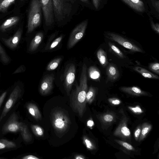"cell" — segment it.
Instances as JSON below:
<instances>
[{"label":"cell","instance_id":"2","mask_svg":"<svg viewBox=\"0 0 159 159\" xmlns=\"http://www.w3.org/2000/svg\"><path fill=\"white\" fill-rule=\"evenodd\" d=\"M41 10L39 0H32L28 15V33L32 32L40 25L42 20Z\"/></svg>","mask_w":159,"mask_h":159},{"label":"cell","instance_id":"14","mask_svg":"<svg viewBox=\"0 0 159 159\" xmlns=\"http://www.w3.org/2000/svg\"><path fill=\"white\" fill-rule=\"evenodd\" d=\"M131 8L139 12H143L145 10L144 3L141 0H122Z\"/></svg>","mask_w":159,"mask_h":159},{"label":"cell","instance_id":"31","mask_svg":"<svg viewBox=\"0 0 159 159\" xmlns=\"http://www.w3.org/2000/svg\"><path fill=\"white\" fill-rule=\"evenodd\" d=\"M0 59L2 62L6 64L10 61V59L5 51L0 44Z\"/></svg>","mask_w":159,"mask_h":159},{"label":"cell","instance_id":"41","mask_svg":"<svg viewBox=\"0 0 159 159\" xmlns=\"http://www.w3.org/2000/svg\"><path fill=\"white\" fill-rule=\"evenodd\" d=\"M93 4L95 8L97 9L98 8L100 4L101 0H92Z\"/></svg>","mask_w":159,"mask_h":159},{"label":"cell","instance_id":"39","mask_svg":"<svg viewBox=\"0 0 159 159\" xmlns=\"http://www.w3.org/2000/svg\"><path fill=\"white\" fill-rule=\"evenodd\" d=\"M129 108L133 112L136 113H141L143 112L142 111L139 107H129Z\"/></svg>","mask_w":159,"mask_h":159},{"label":"cell","instance_id":"46","mask_svg":"<svg viewBox=\"0 0 159 159\" xmlns=\"http://www.w3.org/2000/svg\"><path fill=\"white\" fill-rule=\"evenodd\" d=\"M94 125V123L91 120H89L87 122V125L89 127H92Z\"/></svg>","mask_w":159,"mask_h":159},{"label":"cell","instance_id":"3","mask_svg":"<svg viewBox=\"0 0 159 159\" xmlns=\"http://www.w3.org/2000/svg\"><path fill=\"white\" fill-rule=\"evenodd\" d=\"M55 20L61 22L71 14L73 2L72 0H52Z\"/></svg>","mask_w":159,"mask_h":159},{"label":"cell","instance_id":"29","mask_svg":"<svg viewBox=\"0 0 159 159\" xmlns=\"http://www.w3.org/2000/svg\"><path fill=\"white\" fill-rule=\"evenodd\" d=\"M119 133L120 134L126 137L129 136L130 134L129 129L124 125L120 126V128L118 129L117 131L116 132V134Z\"/></svg>","mask_w":159,"mask_h":159},{"label":"cell","instance_id":"44","mask_svg":"<svg viewBox=\"0 0 159 159\" xmlns=\"http://www.w3.org/2000/svg\"><path fill=\"white\" fill-rule=\"evenodd\" d=\"M141 129L140 128H138L135 131L134 135L135 138L136 140H137L138 139L141 133Z\"/></svg>","mask_w":159,"mask_h":159},{"label":"cell","instance_id":"37","mask_svg":"<svg viewBox=\"0 0 159 159\" xmlns=\"http://www.w3.org/2000/svg\"><path fill=\"white\" fill-rule=\"evenodd\" d=\"M153 6L155 8L156 10L159 13V2L158 0H150Z\"/></svg>","mask_w":159,"mask_h":159},{"label":"cell","instance_id":"10","mask_svg":"<svg viewBox=\"0 0 159 159\" xmlns=\"http://www.w3.org/2000/svg\"><path fill=\"white\" fill-rule=\"evenodd\" d=\"M20 124L17 115L15 113H13L3 126L2 129V133L19 131Z\"/></svg>","mask_w":159,"mask_h":159},{"label":"cell","instance_id":"12","mask_svg":"<svg viewBox=\"0 0 159 159\" xmlns=\"http://www.w3.org/2000/svg\"><path fill=\"white\" fill-rule=\"evenodd\" d=\"M22 32L21 28H19L12 37L8 39L2 38V40L9 48L14 49L17 47L20 42Z\"/></svg>","mask_w":159,"mask_h":159},{"label":"cell","instance_id":"6","mask_svg":"<svg viewBox=\"0 0 159 159\" xmlns=\"http://www.w3.org/2000/svg\"><path fill=\"white\" fill-rule=\"evenodd\" d=\"M88 20H85L78 25L72 31L68 40V49L73 47L83 37L86 30Z\"/></svg>","mask_w":159,"mask_h":159},{"label":"cell","instance_id":"33","mask_svg":"<svg viewBox=\"0 0 159 159\" xmlns=\"http://www.w3.org/2000/svg\"><path fill=\"white\" fill-rule=\"evenodd\" d=\"M84 143L85 144L88 149L90 150L93 149L94 146L92 142L87 137L84 136L83 138Z\"/></svg>","mask_w":159,"mask_h":159},{"label":"cell","instance_id":"43","mask_svg":"<svg viewBox=\"0 0 159 159\" xmlns=\"http://www.w3.org/2000/svg\"><path fill=\"white\" fill-rule=\"evenodd\" d=\"M109 100L112 104L115 105H118L120 102L119 100L115 98L110 99Z\"/></svg>","mask_w":159,"mask_h":159},{"label":"cell","instance_id":"16","mask_svg":"<svg viewBox=\"0 0 159 159\" xmlns=\"http://www.w3.org/2000/svg\"><path fill=\"white\" fill-rule=\"evenodd\" d=\"M122 91L131 95L137 96L147 95V92L136 86L131 87H123L120 88Z\"/></svg>","mask_w":159,"mask_h":159},{"label":"cell","instance_id":"24","mask_svg":"<svg viewBox=\"0 0 159 159\" xmlns=\"http://www.w3.org/2000/svg\"><path fill=\"white\" fill-rule=\"evenodd\" d=\"M95 93V89L92 86L90 87L86 93V102L89 103H91L92 102L94 98Z\"/></svg>","mask_w":159,"mask_h":159},{"label":"cell","instance_id":"48","mask_svg":"<svg viewBox=\"0 0 159 159\" xmlns=\"http://www.w3.org/2000/svg\"><path fill=\"white\" fill-rule=\"evenodd\" d=\"M82 2L86 3H88L89 2L88 0H80Z\"/></svg>","mask_w":159,"mask_h":159},{"label":"cell","instance_id":"30","mask_svg":"<svg viewBox=\"0 0 159 159\" xmlns=\"http://www.w3.org/2000/svg\"><path fill=\"white\" fill-rule=\"evenodd\" d=\"M152 126L149 124H145L143 125L141 131V135L139 138V140H141L144 138L148 133L151 129Z\"/></svg>","mask_w":159,"mask_h":159},{"label":"cell","instance_id":"25","mask_svg":"<svg viewBox=\"0 0 159 159\" xmlns=\"http://www.w3.org/2000/svg\"><path fill=\"white\" fill-rule=\"evenodd\" d=\"M62 60L61 57H58L52 61L48 65L46 69L51 71L55 69L58 67Z\"/></svg>","mask_w":159,"mask_h":159},{"label":"cell","instance_id":"42","mask_svg":"<svg viewBox=\"0 0 159 159\" xmlns=\"http://www.w3.org/2000/svg\"><path fill=\"white\" fill-rule=\"evenodd\" d=\"M7 92H5L0 96V108L6 95Z\"/></svg>","mask_w":159,"mask_h":159},{"label":"cell","instance_id":"34","mask_svg":"<svg viewBox=\"0 0 159 159\" xmlns=\"http://www.w3.org/2000/svg\"><path fill=\"white\" fill-rule=\"evenodd\" d=\"M62 38L63 36H61L55 39L50 45L49 49H52L57 46L61 41Z\"/></svg>","mask_w":159,"mask_h":159},{"label":"cell","instance_id":"19","mask_svg":"<svg viewBox=\"0 0 159 159\" xmlns=\"http://www.w3.org/2000/svg\"><path fill=\"white\" fill-rule=\"evenodd\" d=\"M19 131L25 142H29L31 140L32 136L29 131L26 125L23 122H20Z\"/></svg>","mask_w":159,"mask_h":159},{"label":"cell","instance_id":"28","mask_svg":"<svg viewBox=\"0 0 159 159\" xmlns=\"http://www.w3.org/2000/svg\"><path fill=\"white\" fill-rule=\"evenodd\" d=\"M31 128L34 134L37 137H42L44 134V130L41 127L38 125H32Z\"/></svg>","mask_w":159,"mask_h":159},{"label":"cell","instance_id":"5","mask_svg":"<svg viewBox=\"0 0 159 159\" xmlns=\"http://www.w3.org/2000/svg\"><path fill=\"white\" fill-rule=\"evenodd\" d=\"M106 36L108 39L117 42L131 52H144L143 50L138 46L119 34L110 32L106 33Z\"/></svg>","mask_w":159,"mask_h":159},{"label":"cell","instance_id":"4","mask_svg":"<svg viewBox=\"0 0 159 159\" xmlns=\"http://www.w3.org/2000/svg\"><path fill=\"white\" fill-rule=\"evenodd\" d=\"M52 123L57 131L62 133L68 128L70 122L69 118L62 111L57 110L52 114Z\"/></svg>","mask_w":159,"mask_h":159},{"label":"cell","instance_id":"38","mask_svg":"<svg viewBox=\"0 0 159 159\" xmlns=\"http://www.w3.org/2000/svg\"><path fill=\"white\" fill-rule=\"evenodd\" d=\"M25 70V67L24 65H21L14 71L12 74H15L24 72Z\"/></svg>","mask_w":159,"mask_h":159},{"label":"cell","instance_id":"18","mask_svg":"<svg viewBox=\"0 0 159 159\" xmlns=\"http://www.w3.org/2000/svg\"><path fill=\"white\" fill-rule=\"evenodd\" d=\"M26 107L29 113L36 120H40L42 117L40 112L37 107L33 103H29Z\"/></svg>","mask_w":159,"mask_h":159},{"label":"cell","instance_id":"49","mask_svg":"<svg viewBox=\"0 0 159 159\" xmlns=\"http://www.w3.org/2000/svg\"><path fill=\"white\" fill-rule=\"evenodd\" d=\"M2 0H0V2H1Z\"/></svg>","mask_w":159,"mask_h":159},{"label":"cell","instance_id":"35","mask_svg":"<svg viewBox=\"0 0 159 159\" xmlns=\"http://www.w3.org/2000/svg\"><path fill=\"white\" fill-rule=\"evenodd\" d=\"M117 142L122 145L126 148L129 150H134L133 147L130 144L122 141L120 140H116Z\"/></svg>","mask_w":159,"mask_h":159},{"label":"cell","instance_id":"7","mask_svg":"<svg viewBox=\"0 0 159 159\" xmlns=\"http://www.w3.org/2000/svg\"><path fill=\"white\" fill-rule=\"evenodd\" d=\"M76 68L73 63L68 64L64 73V85L67 94L69 95L75 76Z\"/></svg>","mask_w":159,"mask_h":159},{"label":"cell","instance_id":"27","mask_svg":"<svg viewBox=\"0 0 159 159\" xmlns=\"http://www.w3.org/2000/svg\"><path fill=\"white\" fill-rule=\"evenodd\" d=\"M108 44L111 49L119 57L123 59L125 57L123 52L113 43L109 42Z\"/></svg>","mask_w":159,"mask_h":159},{"label":"cell","instance_id":"32","mask_svg":"<svg viewBox=\"0 0 159 159\" xmlns=\"http://www.w3.org/2000/svg\"><path fill=\"white\" fill-rule=\"evenodd\" d=\"M148 68L150 70L155 73L159 74V63L158 62H153L150 64Z\"/></svg>","mask_w":159,"mask_h":159},{"label":"cell","instance_id":"20","mask_svg":"<svg viewBox=\"0 0 159 159\" xmlns=\"http://www.w3.org/2000/svg\"><path fill=\"white\" fill-rule=\"evenodd\" d=\"M134 70L140 74L145 78L149 79H159V77L145 68L139 66H136L134 68Z\"/></svg>","mask_w":159,"mask_h":159},{"label":"cell","instance_id":"15","mask_svg":"<svg viewBox=\"0 0 159 159\" xmlns=\"http://www.w3.org/2000/svg\"><path fill=\"white\" fill-rule=\"evenodd\" d=\"M43 37V34L42 32L37 33L31 41L28 49L30 52H33L35 51L41 43Z\"/></svg>","mask_w":159,"mask_h":159},{"label":"cell","instance_id":"45","mask_svg":"<svg viewBox=\"0 0 159 159\" xmlns=\"http://www.w3.org/2000/svg\"><path fill=\"white\" fill-rule=\"evenodd\" d=\"M23 159H39V158L36 157L32 155H28L25 156L22 158Z\"/></svg>","mask_w":159,"mask_h":159},{"label":"cell","instance_id":"40","mask_svg":"<svg viewBox=\"0 0 159 159\" xmlns=\"http://www.w3.org/2000/svg\"><path fill=\"white\" fill-rule=\"evenodd\" d=\"M113 119V116L110 114H107L104 117V120L107 122L111 121Z\"/></svg>","mask_w":159,"mask_h":159},{"label":"cell","instance_id":"26","mask_svg":"<svg viewBox=\"0 0 159 159\" xmlns=\"http://www.w3.org/2000/svg\"><path fill=\"white\" fill-rule=\"evenodd\" d=\"M16 0H2L0 2V12L4 13Z\"/></svg>","mask_w":159,"mask_h":159},{"label":"cell","instance_id":"11","mask_svg":"<svg viewBox=\"0 0 159 159\" xmlns=\"http://www.w3.org/2000/svg\"><path fill=\"white\" fill-rule=\"evenodd\" d=\"M55 79L53 74L45 75L43 78L39 87V92L42 95H45L50 93L53 87Z\"/></svg>","mask_w":159,"mask_h":159},{"label":"cell","instance_id":"47","mask_svg":"<svg viewBox=\"0 0 159 159\" xmlns=\"http://www.w3.org/2000/svg\"><path fill=\"white\" fill-rule=\"evenodd\" d=\"M75 159H84L85 157L81 155H77L75 157Z\"/></svg>","mask_w":159,"mask_h":159},{"label":"cell","instance_id":"17","mask_svg":"<svg viewBox=\"0 0 159 159\" xmlns=\"http://www.w3.org/2000/svg\"><path fill=\"white\" fill-rule=\"evenodd\" d=\"M19 19V17L17 16L8 18L0 26V30L5 31L7 29L16 24L18 22Z\"/></svg>","mask_w":159,"mask_h":159},{"label":"cell","instance_id":"22","mask_svg":"<svg viewBox=\"0 0 159 159\" xmlns=\"http://www.w3.org/2000/svg\"><path fill=\"white\" fill-rule=\"evenodd\" d=\"M88 73L90 78L97 81H100L101 73L99 70L95 66H91L89 69Z\"/></svg>","mask_w":159,"mask_h":159},{"label":"cell","instance_id":"36","mask_svg":"<svg viewBox=\"0 0 159 159\" xmlns=\"http://www.w3.org/2000/svg\"><path fill=\"white\" fill-rule=\"evenodd\" d=\"M151 26L152 29L157 34H159V25L158 23H154L152 21H151Z\"/></svg>","mask_w":159,"mask_h":159},{"label":"cell","instance_id":"1","mask_svg":"<svg viewBox=\"0 0 159 159\" xmlns=\"http://www.w3.org/2000/svg\"><path fill=\"white\" fill-rule=\"evenodd\" d=\"M87 66L84 64L82 66L80 79V84L77 85L73 93L72 104L74 109L82 117L86 107V97L88 91Z\"/></svg>","mask_w":159,"mask_h":159},{"label":"cell","instance_id":"23","mask_svg":"<svg viewBox=\"0 0 159 159\" xmlns=\"http://www.w3.org/2000/svg\"><path fill=\"white\" fill-rule=\"evenodd\" d=\"M16 147V144L12 141L3 139L0 140V150L14 148Z\"/></svg>","mask_w":159,"mask_h":159},{"label":"cell","instance_id":"8","mask_svg":"<svg viewBox=\"0 0 159 159\" xmlns=\"http://www.w3.org/2000/svg\"><path fill=\"white\" fill-rule=\"evenodd\" d=\"M40 6L43 11L45 23L49 26L54 21L53 7L52 0H39Z\"/></svg>","mask_w":159,"mask_h":159},{"label":"cell","instance_id":"9","mask_svg":"<svg viewBox=\"0 0 159 159\" xmlns=\"http://www.w3.org/2000/svg\"><path fill=\"white\" fill-rule=\"evenodd\" d=\"M21 90L19 85H17L11 92L7 101L0 117V122L6 116L13 105L21 95Z\"/></svg>","mask_w":159,"mask_h":159},{"label":"cell","instance_id":"21","mask_svg":"<svg viewBox=\"0 0 159 159\" xmlns=\"http://www.w3.org/2000/svg\"><path fill=\"white\" fill-rule=\"evenodd\" d=\"M97 56L101 65L103 67L106 66L108 63V61L105 52L102 48H100L97 52Z\"/></svg>","mask_w":159,"mask_h":159},{"label":"cell","instance_id":"13","mask_svg":"<svg viewBox=\"0 0 159 159\" xmlns=\"http://www.w3.org/2000/svg\"><path fill=\"white\" fill-rule=\"evenodd\" d=\"M107 80L109 81L114 82L117 80L120 76V73L116 66L113 64H110L106 69Z\"/></svg>","mask_w":159,"mask_h":159}]
</instances>
